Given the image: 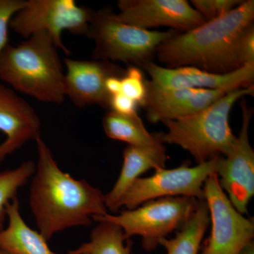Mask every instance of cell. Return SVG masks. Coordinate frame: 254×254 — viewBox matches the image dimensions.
Returning <instances> with one entry per match:
<instances>
[{
  "label": "cell",
  "mask_w": 254,
  "mask_h": 254,
  "mask_svg": "<svg viewBox=\"0 0 254 254\" xmlns=\"http://www.w3.org/2000/svg\"><path fill=\"white\" fill-rule=\"evenodd\" d=\"M118 6L120 21L143 29L170 27L183 33L205 22L187 0H120Z\"/></svg>",
  "instance_id": "8fae6325"
},
{
  "label": "cell",
  "mask_w": 254,
  "mask_h": 254,
  "mask_svg": "<svg viewBox=\"0 0 254 254\" xmlns=\"http://www.w3.org/2000/svg\"><path fill=\"white\" fill-rule=\"evenodd\" d=\"M0 254H10L8 253V252H5V251L1 250L0 249Z\"/></svg>",
  "instance_id": "83f0119b"
},
{
  "label": "cell",
  "mask_w": 254,
  "mask_h": 254,
  "mask_svg": "<svg viewBox=\"0 0 254 254\" xmlns=\"http://www.w3.org/2000/svg\"><path fill=\"white\" fill-rule=\"evenodd\" d=\"M240 254H254V242L245 247Z\"/></svg>",
  "instance_id": "4316f807"
},
{
  "label": "cell",
  "mask_w": 254,
  "mask_h": 254,
  "mask_svg": "<svg viewBox=\"0 0 254 254\" xmlns=\"http://www.w3.org/2000/svg\"><path fill=\"white\" fill-rule=\"evenodd\" d=\"M227 92L221 89L161 88L147 81L146 100L143 108L150 123H163L198 113Z\"/></svg>",
  "instance_id": "9a60e30c"
},
{
  "label": "cell",
  "mask_w": 254,
  "mask_h": 254,
  "mask_svg": "<svg viewBox=\"0 0 254 254\" xmlns=\"http://www.w3.org/2000/svg\"><path fill=\"white\" fill-rule=\"evenodd\" d=\"M164 143L158 142L146 145H127L123 151V165L116 183L109 193L105 194V205L112 212L123 195L137 179L148 170L165 168L168 160Z\"/></svg>",
  "instance_id": "2e32d148"
},
{
  "label": "cell",
  "mask_w": 254,
  "mask_h": 254,
  "mask_svg": "<svg viewBox=\"0 0 254 254\" xmlns=\"http://www.w3.org/2000/svg\"><path fill=\"white\" fill-rule=\"evenodd\" d=\"M210 222V212L205 200H198L194 211L176 236L160 241L168 254H198L202 241Z\"/></svg>",
  "instance_id": "ac0fdd59"
},
{
  "label": "cell",
  "mask_w": 254,
  "mask_h": 254,
  "mask_svg": "<svg viewBox=\"0 0 254 254\" xmlns=\"http://www.w3.org/2000/svg\"><path fill=\"white\" fill-rule=\"evenodd\" d=\"M237 54L242 66L254 64V24L250 25L239 38Z\"/></svg>",
  "instance_id": "d4e9b609"
},
{
  "label": "cell",
  "mask_w": 254,
  "mask_h": 254,
  "mask_svg": "<svg viewBox=\"0 0 254 254\" xmlns=\"http://www.w3.org/2000/svg\"><path fill=\"white\" fill-rule=\"evenodd\" d=\"M149 74L150 82L161 88H198L232 90L253 86L254 64L245 65L228 73H214L192 66L174 68L160 66L151 62L143 67Z\"/></svg>",
  "instance_id": "7c38bea8"
},
{
  "label": "cell",
  "mask_w": 254,
  "mask_h": 254,
  "mask_svg": "<svg viewBox=\"0 0 254 254\" xmlns=\"http://www.w3.org/2000/svg\"><path fill=\"white\" fill-rule=\"evenodd\" d=\"M147 81L142 68L128 66L121 78L122 93L143 108L147 96Z\"/></svg>",
  "instance_id": "7402d4cb"
},
{
  "label": "cell",
  "mask_w": 254,
  "mask_h": 254,
  "mask_svg": "<svg viewBox=\"0 0 254 254\" xmlns=\"http://www.w3.org/2000/svg\"><path fill=\"white\" fill-rule=\"evenodd\" d=\"M242 123L240 134L230 151L217 159L215 174L219 185L239 213L248 214V205L254 194V150L249 139L253 110L245 98L241 103Z\"/></svg>",
  "instance_id": "30bf717a"
},
{
  "label": "cell",
  "mask_w": 254,
  "mask_h": 254,
  "mask_svg": "<svg viewBox=\"0 0 254 254\" xmlns=\"http://www.w3.org/2000/svg\"><path fill=\"white\" fill-rule=\"evenodd\" d=\"M0 80L14 91L43 103L64 101L65 73L58 47L46 32L32 35L0 54Z\"/></svg>",
  "instance_id": "3957f363"
},
{
  "label": "cell",
  "mask_w": 254,
  "mask_h": 254,
  "mask_svg": "<svg viewBox=\"0 0 254 254\" xmlns=\"http://www.w3.org/2000/svg\"><path fill=\"white\" fill-rule=\"evenodd\" d=\"M36 167L34 162L28 160L17 168L0 172V232L4 229L6 205L16 198L18 190L33 177Z\"/></svg>",
  "instance_id": "44dd1931"
},
{
  "label": "cell",
  "mask_w": 254,
  "mask_h": 254,
  "mask_svg": "<svg viewBox=\"0 0 254 254\" xmlns=\"http://www.w3.org/2000/svg\"><path fill=\"white\" fill-rule=\"evenodd\" d=\"M0 131L6 136L0 145V163L28 141L41 138V121L26 100L0 83Z\"/></svg>",
  "instance_id": "5bb4252c"
},
{
  "label": "cell",
  "mask_w": 254,
  "mask_h": 254,
  "mask_svg": "<svg viewBox=\"0 0 254 254\" xmlns=\"http://www.w3.org/2000/svg\"><path fill=\"white\" fill-rule=\"evenodd\" d=\"M132 242L116 224L98 222L92 230L90 240L68 254H132Z\"/></svg>",
  "instance_id": "ffe728a7"
},
{
  "label": "cell",
  "mask_w": 254,
  "mask_h": 254,
  "mask_svg": "<svg viewBox=\"0 0 254 254\" xmlns=\"http://www.w3.org/2000/svg\"><path fill=\"white\" fill-rule=\"evenodd\" d=\"M203 190L212 227L198 254H240L254 242V219L245 218L234 208L219 185L216 174L207 179Z\"/></svg>",
  "instance_id": "9c48e42d"
},
{
  "label": "cell",
  "mask_w": 254,
  "mask_h": 254,
  "mask_svg": "<svg viewBox=\"0 0 254 254\" xmlns=\"http://www.w3.org/2000/svg\"><path fill=\"white\" fill-rule=\"evenodd\" d=\"M38 162L29 193V205L40 233L47 241L74 227L91 225L93 218L108 214L105 194L85 180L64 173L48 145L36 140Z\"/></svg>",
  "instance_id": "6da1fadb"
},
{
  "label": "cell",
  "mask_w": 254,
  "mask_h": 254,
  "mask_svg": "<svg viewBox=\"0 0 254 254\" xmlns=\"http://www.w3.org/2000/svg\"><path fill=\"white\" fill-rule=\"evenodd\" d=\"M198 200L190 197H167L148 200L141 206L125 210L118 215L93 217L94 221L110 222L123 230L127 240L140 236L142 247L151 252L160 241L180 230L194 211Z\"/></svg>",
  "instance_id": "8992f818"
},
{
  "label": "cell",
  "mask_w": 254,
  "mask_h": 254,
  "mask_svg": "<svg viewBox=\"0 0 254 254\" xmlns=\"http://www.w3.org/2000/svg\"><path fill=\"white\" fill-rule=\"evenodd\" d=\"M93 10L79 6L74 0H28L10 22L9 27L23 38L39 32L48 33L55 45L66 55L62 33L86 36Z\"/></svg>",
  "instance_id": "52a82bcc"
},
{
  "label": "cell",
  "mask_w": 254,
  "mask_h": 254,
  "mask_svg": "<svg viewBox=\"0 0 254 254\" xmlns=\"http://www.w3.org/2000/svg\"><path fill=\"white\" fill-rule=\"evenodd\" d=\"M65 94L73 105L83 108L99 105L109 110L110 95L105 82L112 76L123 75L125 69L108 60H64Z\"/></svg>",
  "instance_id": "4fadbf2b"
},
{
  "label": "cell",
  "mask_w": 254,
  "mask_h": 254,
  "mask_svg": "<svg viewBox=\"0 0 254 254\" xmlns=\"http://www.w3.org/2000/svg\"><path fill=\"white\" fill-rule=\"evenodd\" d=\"M242 0H191V6L205 21L222 17L242 2Z\"/></svg>",
  "instance_id": "603a6c76"
},
{
  "label": "cell",
  "mask_w": 254,
  "mask_h": 254,
  "mask_svg": "<svg viewBox=\"0 0 254 254\" xmlns=\"http://www.w3.org/2000/svg\"><path fill=\"white\" fill-rule=\"evenodd\" d=\"M254 93V86L232 90L198 113L163 122L168 131L160 133L161 141L187 150L198 164L226 155L237 139L230 126L232 107Z\"/></svg>",
  "instance_id": "277c9868"
},
{
  "label": "cell",
  "mask_w": 254,
  "mask_h": 254,
  "mask_svg": "<svg viewBox=\"0 0 254 254\" xmlns=\"http://www.w3.org/2000/svg\"><path fill=\"white\" fill-rule=\"evenodd\" d=\"M218 157L193 167L187 163L174 169H158L151 176L139 177L122 197L117 211L122 207L131 210L148 200L167 197L204 200L203 185L207 179L215 173Z\"/></svg>",
  "instance_id": "ba28073f"
},
{
  "label": "cell",
  "mask_w": 254,
  "mask_h": 254,
  "mask_svg": "<svg viewBox=\"0 0 254 254\" xmlns=\"http://www.w3.org/2000/svg\"><path fill=\"white\" fill-rule=\"evenodd\" d=\"M103 127L108 138L125 142L128 145H151L162 142L160 133H150L138 114L127 116L108 110L103 119Z\"/></svg>",
  "instance_id": "d6986e66"
},
{
  "label": "cell",
  "mask_w": 254,
  "mask_h": 254,
  "mask_svg": "<svg viewBox=\"0 0 254 254\" xmlns=\"http://www.w3.org/2000/svg\"><path fill=\"white\" fill-rule=\"evenodd\" d=\"M177 31H153L123 22L110 9L93 11L86 36L95 43L96 60L120 61L143 68L161 43Z\"/></svg>",
  "instance_id": "5b68a950"
},
{
  "label": "cell",
  "mask_w": 254,
  "mask_h": 254,
  "mask_svg": "<svg viewBox=\"0 0 254 254\" xmlns=\"http://www.w3.org/2000/svg\"><path fill=\"white\" fill-rule=\"evenodd\" d=\"M25 3L26 0H0V54L9 44L10 22Z\"/></svg>",
  "instance_id": "cb8c5ba5"
},
{
  "label": "cell",
  "mask_w": 254,
  "mask_h": 254,
  "mask_svg": "<svg viewBox=\"0 0 254 254\" xmlns=\"http://www.w3.org/2000/svg\"><path fill=\"white\" fill-rule=\"evenodd\" d=\"M254 1L246 0L222 17L175 33L160 44L157 58L166 68L192 66L214 73H228L242 67L237 43L254 23Z\"/></svg>",
  "instance_id": "7a4b0ae2"
},
{
  "label": "cell",
  "mask_w": 254,
  "mask_h": 254,
  "mask_svg": "<svg viewBox=\"0 0 254 254\" xmlns=\"http://www.w3.org/2000/svg\"><path fill=\"white\" fill-rule=\"evenodd\" d=\"M6 213L9 224L0 232V249L10 254H58L50 250L39 232L24 221L17 197L6 205Z\"/></svg>",
  "instance_id": "e0dca14e"
},
{
  "label": "cell",
  "mask_w": 254,
  "mask_h": 254,
  "mask_svg": "<svg viewBox=\"0 0 254 254\" xmlns=\"http://www.w3.org/2000/svg\"><path fill=\"white\" fill-rule=\"evenodd\" d=\"M138 107L136 102L122 93L112 95L110 98L109 110L120 115L127 116L137 115Z\"/></svg>",
  "instance_id": "484cf974"
}]
</instances>
